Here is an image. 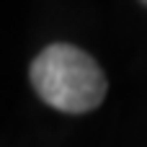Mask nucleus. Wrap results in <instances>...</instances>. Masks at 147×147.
<instances>
[{
	"instance_id": "obj_1",
	"label": "nucleus",
	"mask_w": 147,
	"mask_h": 147,
	"mask_svg": "<svg viewBox=\"0 0 147 147\" xmlns=\"http://www.w3.org/2000/svg\"><path fill=\"white\" fill-rule=\"evenodd\" d=\"M31 85L44 103L65 114L98 109L109 90L98 62L72 44H49L39 52L31 62Z\"/></svg>"
},
{
	"instance_id": "obj_2",
	"label": "nucleus",
	"mask_w": 147,
	"mask_h": 147,
	"mask_svg": "<svg viewBox=\"0 0 147 147\" xmlns=\"http://www.w3.org/2000/svg\"><path fill=\"white\" fill-rule=\"evenodd\" d=\"M145 5H147V0H145Z\"/></svg>"
}]
</instances>
